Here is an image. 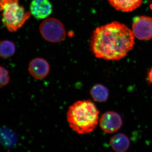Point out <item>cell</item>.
<instances>
[{"label": "cell", "mask_w": 152, "mask_h": 152, "mask_svg": "<svg viewBox=\"0 0 152 152\" xmlns=\"http://www.w3.org/2000/svg\"><path fill=\"white\" fill-rule=\"evenodd\" d=\"M90 94L94 100L98 102H104L107 100L109 91L103 85L97 84L91 89Z\"/></svg>", "instance_id": "cell-12"}, {"label": "cell", "mask_w": 152, "mask_h": 152, "mask_svg": "<svg viewBox=\"0 0 152 152\" xmlns=\"http://www.w3.org/2000/svg\"><path fill=\"white\" fill-rule=\"evenodd\" d=\"M116 10L122 12H132L139 7L143 0H108Z\"/></svg>", "instance_id": "cell-9"}, {"label": "cell", "mask_w": 152, "mask_h": 152, "mask_svg": "<svg viewBox=\"0 0 152 152\" xmlns=\"http://www.w3.org/2000/svg\"><path fill=\"white\" fill-rule=\"evenodd\" d=\"M132 31L134 36L140 40L148 41L152 39V18L141 16L133 22Z\"/></svg>", "instance_id": "cell-5"}, {"label": "cell", "mask_w": 152, "mask_h": 152, "mask_svg": "<svg viewBox=\"0 0 152 152\" xmlns=\"http://www.w3.org/2000/svg\"><path fill=\"white\" fill-rule=\"evenodd\" d=\"M28 70L34 78L42 80L48 75L50 67L46 60L42 58H35L30 62Z\"/></svg>", "instance_id": "cell-7"}, {"label": "cell", "mask_w": 152, "mask_h": 152, "mask_svg": "<svg viewBox=\"0 0 152 152\" xmlns=\"http://www.w3.org/2000/svg\"><path fill=\"white\" fill-rule=\"evenodd\" d=\"M134 38L132 31L126 25L113 22L94 31L90 43L91 50L96 58L118 61L132 50Z\"/></svg>", "instance_id": "cell-1"}, {"label": "cell", "mask_w": 152, "mask_h": 152, "mask_svg": "<svg viewBox=\"0 0 152 152\" xmlns=\"http://www.w3.org/2000/svg\"><path fill=\"white\" fill-rule=\"evenodd\" d=\"M122 124L121 117L115 112H106L102 114L99 120L101 129L108 134L113 133L119 130Z\"/></svg>", "instance_id": "cell-6"}, {"label": "cell", "mask_w": 152, "mask_h": 152, "mask_svg": "<svg viewBox=\"0 0 152 152\" xmlns=\"http://www.w3.org/2000/svg\"><path fill=\"white\" fill-rule=\"evenodd\" d=\"M52 11V5L49 0H33L30 5V12L38 20L46 18Z\"/></svg>", "instance_id": "cell-8"}, {"label": "cell", "mask_w": 152, "mask_h": 152, "mask_svg": "<svg viewBox=\"0 0 152 152\" xmlns=\"http://www.w3.org/2000/svg\"><path fill=\"white\" fill-rule=\"evenodd\" d=\"M150 8H151V10H152V4H151V5H150Z\"/></svg>", "instance_id": "cell-16"}, {"label": "cell", "mask_w": 152, "mask_h": 152, "mask_svg": "<svg viewBox=\"0 0 152 152\" xmlns=\"http://www.w3.org/2000/svg\"><path fill=\"white\" fill-rule=\"evenodd\" d=\"M148 79L149 83L152 84V68L149 72L148 75Z\"/></svg>", "instance_id": "cell-15"}, {"label": "cell", "mask_w": 152, "mask_h": 152, "mask_svg": "<svg viewBox=\"0 0 152 152\" xmlns=\"http://www.w3.org/2000/svg\"><path fill=\"white\" fill-rule=\"evenodd\" d=\"M112 149L116 152H124L130 146L129 140L123 134H118L112 137L110 141Z\"/></svg>", "instance_id": "cell-10"}, {"label": "cell", "mask_w": 152, "mask_h": 152, "mask_svg": "<svg viewBox=\"0 0 152 152\" xmlns=\"http://www.w3.org/2000/svg\"><path fill=\"white\" fill-rule=\"evenodd\" d=\"M99 112L89 100L77 101L69 107L67 119L71 129L80 134L92 132L97 126Z\"/></svg>", "instance_id": "cell-2"}, {"label": "cell", "mask_w": 152, "mask_h": 152, "mask_svg": "<svg viewBox=\"0 0 152 152\" xmlns=\"http://www.w3.org/2000/svg\"><path fill=\"white\" fill-rule=\"evenodd\" d=\"M39 30L44 39L50 42H59L66 38L64 27L56 19L50 18L45 20L41 23Z\"/></svg>", "instance_id": "cell-4"}, {"label": "cell", "mask_w": 152, "mask_h": 152, "mask_svg": "<svg viewBox=\"0 0 152 152\" xmlns=\"http://www.w3.org/2000/svg\"><path fill=\"white\" fill-rule=\"evenodd\" d=\"M17 143L16 135L7 127L0 128V144L7 148H11Z\"/></svg>", "instance_id": "cell-11"}, {"label": "cell", "mask_w": 152, "mask_h": 152, "mask_svg": "<svg viewBox=\"0 0 152 152\" xmlns=\"http://www.w3.org/2000/svg\"><path fill=\"white\" fill-rule=\"evenodd\" d=\"M10 80L9 71L4 67L0 65V88L8 84Z\"/></svg>", "instance_id": "cell-14"}, {"label": "cell", "mask_w": 152, "mask_h": 152, "mask_svg": "<svg viewBox=\"0 0 152 152\" xmlns=\"http://www.w3.org/2000/svg\"><path fill=\"white\" fill-rule=\"evenodd\" d=\"M16 51L15 43L12 41H0V57L3 58L7 59L12 56Z\"/></svg>", "instance_id": "cell-13"}, {"label": "cell", "mask_w": 152, "mask_h": 152, "mask_svg": "<svg viewBox=\"0 0 152 152\" xmlns=\"http://www.w3.org/2000/svg\"><path fill=\"white\" fill-rule=\"evenodd\" d=\"M0 12L3 25L10 32L22 27L31 15L20 4L19 0H0Z\"/></svg>", "instance_id": "cell-3"}]
</instances>
